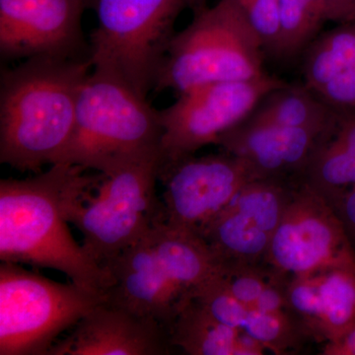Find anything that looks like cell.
Masks as SVG:
<instances>
[{
	"label": "cell",
	"mask_w": 355,
	"mask_h": 355,
	"mask_svg": "<svg viewBox=\"0 0 355 355\" xmlns=\"http://www.w3.org/2000/svg\"><path fill=\"white\" fill-rule=\"evenodd\" d=\"M84 0H0V55L90 58L83 29Z\"/></svg>",
	"instance_id": "cell-12"
},
{
	"label": "cell",
	"mask_w": 355,
	"mask_h": 355,
	"mask_svg": "<svg viewBox=\"0 0 355 355\" xmlns=\"http://www.w3.org/2000/svg\"><path fill=\"white\" fill-rule=\"evenodd\" d=\"M329 202L342 220L350 242L355 249V187L343 191Z\"/></svg>",
	"instance_id": "cell-25"
},
{
	"label": "cell",
	"mask_w": 355,
	"mask_h": 355,
	"mask_svg": "<svg viewBox=\"0 0 355 355\" xmlns=\"http://www.w3.org/2000/svg\"><path fill=\"white\" fill-rule=\"evenodd\" d=\"M265 265L289 282L331 268L355 270V249L330 202L302 182L273 234Z\"/></svg>",
	"instance_id": "cell-9"
},
{
	"label": "cell",
	"mask_w": 355,
	"mask_h": 355,
	"mask_svg": "<svg viewBox=\"0 0 355 355\" xmlns=\"http://www.w3.org/2000/svg\"><path fill=\"white\" fill-rule=\"evenodd\" d=\"M98 25L89 37L93 69L109 72L146 98L186 9L209 0H84Z\"/></svg>",
	"instance_id": "cell-6"
},
{
	"label": "cell",
	"mask_w": 355,
	"mask_h": 355,
	"mask_svg": "<svg viewBox=\"0 0 355 355\" xmlns=\"http://www.w3.org/2000/svg\"><path fill=\"white\" fill-rule=\"evenodd\" d=\"M323 355H355V324L335 340L323 343Z\"/></svg>",
	"instance_id": "cell-26"
},
{
	"label": "cell",
	"mask_w": 355,
	"mask_h": 355,
	"mask_svg": "<svg viewBox=\"0 0 355 355\" xmlns=\"http://www.w3.org/2000/svg\"><path fill=\"white\" fill-rule=\"evenodd\" d=\"M107 294L0 265V355H46Z\"/></svg>",
	"instance_id": "cell-7"
},
{
	"label": "cell",
	"mask_w": 355,
	"mask_h": 355,
	"mask_svg": "<svg viewBox=\"0 0 355 355\" xmlns=\"http://www.w3.org/2000/svg\"><path fill=\"white\" fill-rule=\"evenodd\" d=\"M108 270L113 284L107 300L158 322L170 334L175 319L191 298L166 272L149 233L123 252Z\"/></svg>",
	"instance_id": "cell-14"
},
{
	"label": "cell",
	"mask_w": 355,
	"mask_h": 355,
	"mask_svg": "<svg viewBox=\"0 0 355 355\" xmlns=\"http://www.w3.org/2000/svg\"><path fill=\"white\" fill-rule=\"evenodd\" d=\"M173 347L189 355H261L266 352L246 334L221 323L191 299L170 331Z\"/></svg>",
	"instance_id": "cell-19"
},
{
	"label": "cell",
	"mask_w": 355,
	"mask_h": 355,
	"mask_svg": "<svg viewBox=\"0 0 355 355\" xmlns=\"http://www.w3.org/2000/svg\"><path fill=\"white\" fill-rule=\"evenodd\" d=\"M219 277L248 307L265 312H291L286 300L289 280L265 263L220 268Z\"/></svg>",
	"instance_id": "cell-23"
},
{
	"label": "cell",
	"mask_w": 355,
	"mask_h": 355,
	"mask_svg": "<svg viewBox=\"0 0 355 355\" xmlns=\"http://www.w3.org/2000/svg\"><path fill=\"white\" fill-rule=\"evenodd\" d=\"M286 300L311 340H335L355 324V270L331 268L294 277Z\"/></svg>",
	"instance_id": "cell-16"
},
{
	"label": "cell",
	"mask_w": 355,
	"mask_h": 355,
	"mask_svg": "<svg viewBox=\"0 0 355 355\" xmlns=\"http://www.w3.org/2000/svg\"><path fill=\"white\" fill-rule=\"evenodd\" d=\"M253 171L232 154L222 151L159 161L158 182L163 186L164 223L200 236L250 182Z\"/></svg>",
	"instance_id": "cell-10"
},
{
	"label": "cell",
	"mask_w": 355,
	"mask_h": 355,
	"mask_svg": "<svg viewBox=\"0 0 355 355\" xmlns=\"http://www.w3.org/2000/svg\"><path fill=\"white\" fill-rule=\"evenodd\" d=\"M303 183L328 202L355 187V111L336 113L306 169Z\"/></svg>",
	"instance_id": "cell-20"
},
{
	"label": "cell",
	"mask_w": 355,
	"mask_h": 355,
	"mask_svg": "<svg viewBox=\"0 0 355 355\" xmlns=\"http://www.w3.org/2000/svg\"><path fill=\"white\" fill-rule=\"evenodd\" d=\"M174 347L162 324L103 301L46 355H166Z\"/></svg>",
	"instance_id": "cell-13"
},
{
	"label": "cell",
	"mask_w": 355,
	"mask_h": 355,
	"mask_svg": "<svg viewBox=\"0 0 355 355\" xmlns=\"http://www.w3.org/2000/svg\"><path fill=\"white\" fill-rule=\"evenodd\" d=\"M284 83L266 73L251 80L207 84L178 95L171 106L159 110L163 128L160 158L173 160L216 146L268 93Z\"/></svg>",
	"instance_id": "cell-8"
},
{
	"label": "cell",
	"mask_w": 355,
	"mask_h": 355,
	"mask_svg": "<svg viewBox=\"0 0 355 355\" xmlns=\"http://www.w3.org/2000/svg\"><path fill=\"white\" fill-rule=\"evenodd\" d=\"M160 153L130 161L109 173L79 167L64 198L65 217L83 236V247L108 266L164 221L156 195Z\"/></svg>",
	"instance_id": "cell-3"
},
{
	"label": "cell",
	"mask_w": 355,
	"mask_h": 355,
	"mask_svg": "<svg viewBox=\"0 0 355 355\" xmlns=\"http://www.w3.org/2000/svg\"><path fill=\"white\" fill-rule=\"evenodd\" d=\"M90 58L36 57L0 76V162L38 172L69 144Z\"/></svg>",
	"instance_id": "cell-1"
},
{
	"label": "cell",
	"mask_w": 355,
	"mask_h": 355,
	"mask_svg": "<svg viewBox=\"0 0 355 355\" xmlns=\"http://www.w3.org/2000/svg\"><path fill=\"white\" fill-rule=\"evenodd\" d=\"M336 113L324 105L304 83H284L268 93L246 120L279 127L326 130Z\"/></svg>",
	"instance_id": "cell-22"
},
{
	"label": "cell",
	"mask_w": 355,
	"mask_h": 355,
	"mask_svg": "<svg viewBox=\"0 0 355 355\" xmlns=\"http://www.w3.org/2000/svg\"><path fill=\"white\" fill-rule=\"evenodd\" d=\"M300 183L277 179L250 182L207 224L200 237L219 268L265 263L273 234Z\"/></svg>",
	"instance_id": "cell-11"
},
{
	"label": "cell",
	"mask_w": 355,
	"mask_h": 355,
	"mask_svg": "<svg viewBox=\"0 0 355 355\" xmlns=\"http://www.w3.org/2000/svg\"><path fill=\"white\" fill-rule=\"evenodd\" d=\"M331 128L314 130L243 121L222 135L216 146L244 161L257 180L300 183L313 154Z\"/></svg>",
	"instance_id": "cell-15"
},
{
	"label": "cell",
	"mask_w": 355,
	"mask_h": 355,
	"mask_svg": "<svg viewBox=\"0 0 355 355\" xmlns=\"http://www.w3.org/2000/svg\"><path fill=\"white\" fill-rule=\"evenodd\" d=\"M263 44L235 0H218L193 10L190 24L173 37L154 92L177 95L218 83L266 74Z\"/></svg>",
	"instance_id": "cell-5"
},
{
	"label": "cell",
	"mask_w": 355,
	"mask_h": 355,
	"mask_svg": "<svg viewBox=\"0 0 355 355\" xmlns=\"http://www.w3.org/2000/svg\"><path fill=\"white\" fill-rule=\"evenodd\" d=\"M216 319L246 334L277 355L298 354L310 336L291 312H265L243 304L218 275L205 282L193 298Z\"/></svg>",
	"instance_id": "cell-17"
},
{
	"label": "cell",
	"mask_w": 355,
	"mask_h": 355,
	"mask_svg": "<svg viewBox=\"0 0 355 355\" xmlns=\"http://www.w3.org/2000/svg\"><path fill=\"white\" fill-rule=\"evenodd\" d=\"M354 1H355V0H354Z\"/></svg>",
	"instance_id": "cell-27"
},
{
	"label": "cell",
	"mask_w": 355,
	"mask_h": 355,
	"mask_svg": "<svg viewBox=\"0 0 355 355\" xmlns=\"http://www.w3.org/2000/svg\"><path fill=\"white\" fill-rule=\"evenodd\" d=\"M303 80L335 113L355 111V22L321 33L302 53Z\"/></svg>",
	"instance_id": "cell-18"
},
{
	"label": "cell",
	"mask_w": 355,
	"mask_h": 355,
	"mask_svg": "<svg viewBox=\"0 0 355 355\" xmlns=\"http://www.w3.org/2000/svg\"><path fill=\"white\" fill-rule=\"evenodd\" d=\"M51 166L36 177L0 181V260L58 270L83 288L107 294L111 272L76 241L64 214V193L80 166Z\"/></svg>",
	"instance_id": "cell-2"
},
{
	"label": "cell",
	"mask_w": 355,
	"mask_h": 355,
	"mask_svg": "<svg viewBox=\"0 0 355 355\" xmlns=\"http://www.w3.org/2000/svg\"><path fill=\"white\" fill-rule=\"evenodd\" d=\"M328 22H355L354 0H279L277 58L302 55Z\"/></svg>",
	"instance_id": "cell-21"
},
{
	"label": "cell",
	"mask_w": 355,
	"mask_h": 355,
	"mask_svg": "<svg viewBox=\"0 0 355 355\" xmlns=\"http://www.w3.org/2000/svg\"><path fill=\"white\" fill-rule=\"evenodd\" d=\"M263 44V51L277 57L279 41V0H235Z\"/></svg>",
	"instance_id": "cell-24"
},
{
	"label": "cell",
	"mask_w": 355,
	"mask_h": 355,
	"mask_svg": "<svg viewBox=\"0 0 355 355\" xmlns=\"http://www.w3.org/2000/svg\"><path fill=\"white\" fill-rule=\"evenodd\" d=\"M162 135L160 112L146 98L118 76L92 69L79 94L71 137L57 163L109 173L160 153Z\"/></svg>",
	"instance_id": "cell-4"
}]
</instances>
